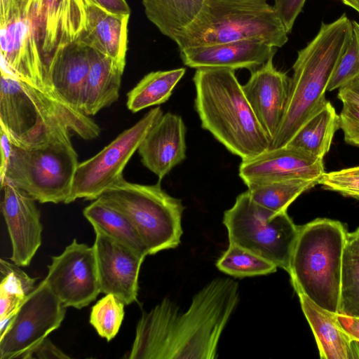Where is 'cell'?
Returning <instances> with one entry per match:
<instances>
[{"label":"cell","instance_id":"obj_12","mask_svg":"<svg viewBox=\"0 0 359 359\" xmlns=\"http://www.w3.org/2000/svg\"><path fill=\"white\" fill-rule=\"evenodd\" d=\"M65 313V307L43 279L0 333V359H27L39 344L60 327Z\"/></svg>","mask_w":359,"mask_h":359},{"label":"cell","instance_id":"obj_16","mask_svg":"<svg viewBox=\"0 0 359 359\" xmlns=\"http://www.w3.org/2000/svg\"><path fill=\"white\" fill-rule=\"evenodd\" d=\"M1 187V208L12 245L11 259L19 266H27L41 245L40 212L36 201L24 191L9 183Z\"/></svg>","mask_w":359,"mask_h":359},{"label":"cell","instance_id":"obj_4","mask_svg":"<svg viewBox=\"0 0 359 359\" xmlns=\"http://www.w3.org/2000/svg\"><path fill=\"white\" fill-rule=\"evenodd\" d=\"M351 30V20L344 13L332 22H322L315 37L298 51L285 111L270 149L286 146L327 102V86L348 45Z\"/></svg>","mask_w":359,"mask_h":359},{"label":"cell","instance_id":"obj_41","mask_svg":"<svg viewBox=\"0 0 359 359\" xmlns=\"http://www.w3.org/2000/svg\"><path fill=\"white\" fill-rule=\"evenodd\" d=\"M338 319L343 328L359 342V318L346 316L338 313Z\"/></svg>","mask_w":359,"mask_h":359},{"label":"cell","instance_id":"obj_31","mask_svg":"<svg viewBox=\"0 0 359 359\" xmlns=\"http://www.w3.org/2000/svg\"><path fill=\"white\" fill-rule=\"evenodd\" d=\"M339 314L359 318V254L346 247Z\"/></svg>","mask_w":359,"mask_h":359},{"label":"cell","instance_id":"obj_11","mask_svg":"<svg viewBox=\"0 0 359 359\" xmlns=\"http://www.w3.org/2000/svg\"><path fill=\"white\" fill-rule=\"evenodd\" d=\"M162 115L160 107L151 109L100 152L79 163L71 193L65 203L78 198L95 200L121 179L126 164Z\"/></svg>","mask_w":359,"mask_h":359},{"label":"cell","instance_id":"obj_34","mask_svg":"<svg viewBox=\"0 0 359 359\" xmlns=\"http://www.w3.org/2000/svg\"><path fill=\"white\" fill-rule=\"evenodd\" d=\"M324 189L359 199V171L353 168L324 172L318 181Z\"/></svg>","mask_w":359,"mask_h":359},{"label":"cell","instance_id":"obj_6","mask_svg":"<svg viewBox=\"0 0 359 359\" xmlns=\"http://www.w3.org/2000/svg\"><path fill=\"white\" fill-rule=\"evenodd\" d=\"M348 233L339 221L318 218L299 226L288 273L299 294L339 313Z\"/></svg>","mask_w":359,"mask_h":359},{"label":"cell","instance_id":"obj_17","mask_svg":"<svg viewBox=\"0 0 359 359\" xmlns=\"http://www.w3.org/2000/svg\"><path fill=\"white\" fill-rule=\"evenodd\" d=\"M324 172L323 158L288 145L243 160L239 166V176L246 185L299 178L318 181Z\"/></svg>","mask_w":359,"mask_h":359},{"label":"cell","instance_id":"obj_18","mask_svg":"<svg viewBox=\"0 0 359 359\" xmlns=\"http://www.w3.org/2000/svg\"><path fill=\"white\" fill-rule=\"evenodd\" d=\"M90 67V46L80 38L65 34L48 71L52 93L76 110L81 111Z\"/></svg>","mask_w":359,"mask_h":359},{"label":"cell","instance_id":"obj_27","mask_svg":"<svg viewBox=\"0 0 359 359\" xmlns=\"http://www.w3.org/2000/svg\"><path fill=\"white\" fill-rule=\"evenodd\" d=\"M186 72L185 68L151 72L127 94V107L133 113L168 100Z\"/></svg>","mask_w":359,"mask_h":359},{"label":"cell","instance_id":"obj_26","mask_svg":"<svg viewBox=\"0 0 359 359\" xmlns=\"http://www.w3.org/2000/svg\"><path fill=\"white\" fill-rule=\"evenodd\" d=\"M83 213L93 228L100 229L144 257L149 255L136 228L118 210L97 198L86 207Z\"/></svg>","mask_w":359,"mask_h":359},{"label":"cell","instance_id":"obj_13","mask_svg":"<svg viewBox=\"0 0 359 359\" xmlns=\"http://www.w3.org/2000/svg\"><path fill=\"white\" fill-rule=\"evenodd\" d=\"M45 281L62 306L81 309L101 292L93 246L76 239L52 257Z\"/></svg>","mask_w":359,"mask_h":359},{"label":"cell","instance_id":"obj_15","mask_svg":"<svg viewBox=\"0 0 359 359\" xmlns=\"http://www.w3.org/2000/svg\"><path fill=\"white\" fill-rule=\"evenodd\" d=\"M100 292L112 294L125 305L137 300L138 276L144 257L93 228Z\"/></svg>","mask_w":359,"mask_h":359},{"label":"cell","instance_id":"obj_23","mask_svg":"<svg viewBox=\"0 0 359 359\" xmlns=\"http://www.w3.org/2000/svg\"><path fill=\"white\" fill-rule=\"evenodd\" d=\"M90 67L81 109L88 116L96 114L118 100L126 65V62L116 61L92 46H90Z\"/></svg>","mask_w":359,"mask_h":359},{"label":"cell","instance_id":"obj_43","mask_svg":"<svg viewBox=\"0 0 359 359\" xmlns=\"http://www.w3.org/2000/svg\"><path fill=\"white\" fill-rule=\"evenodd\" d=\"M348 245L353 252L359 254V228L348 233Z\"/></svg>","mask_w":359,"mask_h":359},{"label":"cell","instance_id":"obj_7","mask_svg":"<svg viewBox=\"0 0 359 359\" xmlns=\"http://www.w3.org/2000/svg\"><path fill=\"white\" fill-rule=\"evenodd\" d=\"M287 34L266 0H205L198 16L174 41L180 50L244 39L280 48L287 42Z\"/></svg>","mask_w":359,"mask_h":359},{"label":"cell","instance_id":"obj_42","mask_svg":"<svg viewBox=\"0 0 359 359\" xmlns=\"http://www.w3.org/2000/svg\"><path fill=\"white\" fill-rule=\"evenodd\" d=\"M15 4L16 0H0V24L8 19Z\"/></svg>","mask_w":359,"mask_h":359},{"label":"cell","instance_id":"obj_14","mask_svg":"<svg viewBox=\"0 0 359 359\" xmlns=\"http://www.w3.org/2000/svg\"><path fill=\"white\" fill-rule=\"evenodd\" d=\"M70 35L116 61L126 62L130 16L110 13L92 0H67Z\"/></svg>","mask_w":359,"mask_h":359},{"label":"cell","instance_id":"obj_9","mask_svg":"<svg viewBox=\"0 0 359 359\" xmlns=\"http://www.w3.org/2000/svg\"><path fill=\"white\" fill-rule=\"evenodd\" d=\"M98 199L128 218L149 255L175 248L180 243L184 207L182 200L162 189L160 181L145 185L129 182L122 177Z\"/></svg>","mask_w":359,"mask_h":359},{"label":"cell","instance_id":"obj_33","mask_svg":"<svg viewBox=\"0 0 359 359\" xmlns=\"http://www.w3.org/2000/svg\"><path fill=\"white\" fill-rule=\"evenodd\" d=\"M352 30L348 45L328 83L327 91L339 89L359 75V23L351 21Z\"/></svg>","mask_w":359,"mask_h":359},{"label":"cell","instance_id":"obj_39","mask_svg":"<svg viewBox=\"0 0 359 359\" xmlns=\"http://www.w3.org/2000/svg\"><path fill=\"white\" fill-rule=\"evenodd\" d=\"M106 11L121 16L130 15V8L126 0H92Z\"/></svg>","mask_w":359,"mask_h":359},{"label":"cell","instance_id":"obj_30","mask_svg":"<svg viewBox=\"0 0 359 359\" xmlns=\"http://www.w3.org/2000/svg\"><path fill=\"white\" fill-rule=\"evenodd\" d=\"M217 269L236 278L267 275L278 266L269 260L237 245L229 243L216 263Z\"/></svg>","mask_w":359,"mask_h":359},{"label":"cell","instance_id":"obj_45","mask_svg":"<svg viewBox=\"0 0 359 359\" xmlns=\"http://www.w3.org/2000/svg\"><path fill=\"white\" fill-rule=\"evenodd\" d=\"M353 168L356 171H359V166L353 167Z\"/></svg>","mask_w":359,"mask_h":359},{"label":"cell","instance_id":"obj_35","mask_svg":"<svg viewBox=\"0 0 359 359\" xmlns=\"http://www.w3.org/2000/svg\"><path fill=\"white\" fill-rule=\"evenodd\" d=\"M339 115L344 141L348 144L359 147V108L343 104Z\"/></svg>","mask_w":359,"mask_h":359},{"label":"cell","instance_id":"obj_10","mask_svg":"<svg viewBox=\"0 0 359 359\" xmlns=\"http://www.w3.org/2000/svg\"><path fill=\"white\" fill-rule=\"evenodd\" d=\"M229 243L275 264L287 273L299 226L287 211L274 212L252 200L248 191L239 194L224 213Z\"/></svg>","mask_w":359,"mask_h":359},{"label":"cell","instance_id":"obj_37","mask_svg":"<svg viewBox=\"0 0 359 359\" xmlns=\"http://www.w3.org/2000/svg\"><path fill=\"white\" fill-rule=\"evenodd\" d=\"M67 359L70 357L57 348L48 337L39 344L28 355L27 359Z\"/></svg>","mask_w":359,"mask_h":359},{"label":"cell","instance_id":"obj_3","mask_svg":"<svg viewBox=\"0 0 359 359\" xmlns=\"http://www.w3.org/2000/svg\"><path fill=\"white\" fill-rule=\"evenodd\" d=\"M195 109L201 126L242 161L271 148V142L257 118L234 70L196 69Z\"/></svg>","mask_w":359,"mask_h":359},{"label":"cell","instance_id":"obj_19","mask_svg":"<svg viewBox=\"0 0 359 359\" xmlns=\"http://www.w3.org/2000/svg\"><path fill=\"white\" fill-rule=\"evenodd\" d=\"M290 83V79L274 67L271 57L252 70L250 79L243 86L248 101L271 142L285 111Z\"/></svg>","mask_w":359,"mask_h":359},{"label":"cell","instance_id":"obj_8","mask_svg":"<svg viewBox=\"0 0 359 359\" xmlns=\"http://www.w3.org/2000/svg\"><path fill=\"white\" fill-rule=\"evenodd\" d=\"M69 131L62 130L36 146L13 144L1 186L9 183L41 203H65L79 165Z\"/></svg>","mask_w":359,"mask_h":359},{"label":"cell","instance_id":"obj_24","mask_svg":"<svg viewBox=\"0 0 359 359\" xmlns=\"http://www.w3.org/2000/svg\"><path fill=\"white\" fill-rule=\"evenodd\" d=\"M205 0H142L147 18L174 41L199 14Z\"/></svg>","mask_w":359,"mask_h":359},{"label":"cell","instance_id":"obj_21","mask_svg":"<svg viewBox=\"0 0 359 359\" xmlns=\"http://www.w3.org/2000/svg\"><path fill=\"white\" fill-rule=\"evenodd\" d=\"M186 126L179 115L163 114L141 142L142 164L161 181L186 158Z\"/></svg>","mask_w":359,"mask_h":359},{"label":"cell","instance_id":"obj_36","mask_svg":"<svg viewBox=\"0 0 359 359\" xmlns=\"http://www.w3.org/2000/svg\"><path fill=\"white\" fill-rule=\"evenodd\" d=\"M305 1L306 0H275L273 6L288 34L302 11Z\"/></svg>","mask_w":359,"mask_h":359},{"label":"cell","instance_id":"obj_2","mask_svg":"<svg viewBox=\"0 0 359 359\" xmlns=\"http://www.w3.org/2000/svg\"><path fill=\"white\" fill-rule=\"evenodd\" d=\"M66 2L16 0L8 19L0 24L1 68L53 93L48 71L62 39Z\"/></svg>","mask_w":359,"mask_h":359},{"label":"cell","instance_id":"obj_38","mask_svg":"<svg viewBox=\"0 0 359 359\" xmlns=\"http://www.w3.org/2000/svg\"><path fill=\"white\" fill-rule=\"evenodd\" d=\"M343 104L353 105L359 108V75L342 85L337 94Z\"/></svg>","mask_w":359,"mask_h":359},{"label":"cell","instance_id":"obj_20","mask_svg":"<svg viewBox=\"0 0 359 359\" xmlns=\"http://www.w3.org/2000/svg\"><path fill=\"white\" fill-rule=\"evenodd\" d=\"M277 48L259 39L198 46L180 50L184 65L191 68L254 70L273 57Z\"/></svg>","mask_w":359,"mask_h":359},{"label":"cell","instance_id":"obj_22","mask_svg":"<svg viewBox=\"0 0 359 359\" xmlns=\"http://www.w3.org/2000/svg\"><path fill=\"white\" fill-rule=\"evenodd\" d=\"M304 316L315 337L321 359L359 358V342L341 325L338 313L316 305L299 294Z\"/></svg>","mask_w":359,"mask_h":359},{"label":"cell","instance_id":"obj_29","mask_svg":"<svg viewBox=\"0 0 359 359\" xmlns=\"http://www.w3.org/2000/svg\"><path fill=\"white\" fill-rule=\"evenodd\" d=\"M316 184V180L299 178L251 183L246 186L256 203L274 212H283L302 194Z\"/></svg>","mask_w":359,"mask_h":359},{"label":"cell","instance_id":"obj_40","mask_svg":"<svg viewBox=\"0 0 359 359\" xmlns=\"http://www.w3.org/2000/svg\"><path fill=\"white\" fill-rule=\"evenodd\" d=\"M0 145H1V166L0 176H1L7 167L12 151L13 143L6 131L0 126Z\"/></svg>","mask_w":359,"mask_h":359},{"label":"cell","instance_id":"obj_28","mask_svg":"<svg viewBox=\"0 0 359 359\" xmlns=\"http://www.w3.org/2000/svg\"><path fill=\"white\" fill-rule=\"evenodd\" d=\"M0 333L16 313L27 296L35 288L36 278L29 277L20 266L0 259Z\"/></svg>","mask_w":359,"mask_h":359},{"label":"cell","instance_id":"obj_32","mask_svg":"<svg viewBox=\"0 0 359 359\" xmlns=\"http://www.w3.org/2000/svg\"><path fill=\"white\" fill-rule=\"evenodd\" d=\"M124 306L114 294H107L92 307L89 322L108 341L118 332L125 315Z\"/></svg>","mask_w":359,"mask_h":359},{"label":"cell","instance_id":"obj_1","mask_svg":"<svg viewBox=\"0 0 359 359\" xmlns=\"http://www.w3.org/2000/svg\"><path fill=\"white\" fill-rule=\"evenodd\" d=\"M239 299L238 285L215 278L185 311L168 298L139 320L130 359H214L221 334Z\"/></svg>","mask_w":359,"mask_h":359},{"label":"cell","instance_id":"obj_44","mask_svg":"<svg viewBox=\"0 0 359 359\" xmlns=\"http://www.w3.org/2000/svg\"><path fill=\"white\" fill-rule=\"evenodd\" d=\"M345 5L352 8L359 13V0H341Z\"/></svg>","mask_w":359,"mask_h":359},{"label":"cell","instance_id":"obj_25","mask_svg":"<svg viewBox=\"0 0 359 359\" xmlns=\"http://www.w3.org/2000/svg\"><path fill=\"white\" fill-rule=\"evenodd\" d=\"M340 128L339 115L327 101L309 119L287 144L323 158L330 151L335 132Z\"/></svg>","mask_w":359,"mask_h":359},{"label":"cell","instance_id":"obj_5","mask_svg":"<svg viewBox=\"0 0 359 359\" xmlns=\"http://www.w3.org/2000/svg\"><path fill=\"white\" fill-rule=\"evenodd\" d=\"M0 126L13 143L36 146L69 129L84 140L97 137L100 128L82 111L54 94L38 89L1 68Z\"/></svg>","mask_w":359,"mask_h":359}]
</instances>
